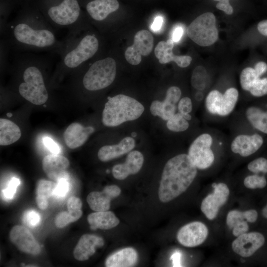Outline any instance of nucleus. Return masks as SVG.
I'll return each instance as SVG.
<instances>
[{
	"label": "nucleus",
	"instance_id": "nucleus-1",
	"mask_svg": "<svg viewBox=\"0 0 267 267\" xmlns=\"http://www.w3.org/2000/svg\"><path fill=\"white\" fill-rule=\"evenodd\" d=\"M9 43L21 50H53L60 53L59 41L51 25L39 9H27L4 27Z\"/></svg>",
	"mask_w": 267,
	"mask_h": 267
},
{
	"label": "nucleus",
	"instance_id": "nucleus-2",
	"mask_svg": "<svg viewBox=\"0 0 267 267\" xmlns=\"http://www.w3.org/2000/svg\"><path fill=\"white\" fill-rule=\"evenodd\" d=\"M197 169L187 154L170 159L162 174L158 190L159 200L170 202L184 192L193 181Z\"/></svg>",
	"mask_w": 267,
	"mask_h": 267
},
{
	"label": "nucleus",
	"instance_id": "nucleus-3",
	"mask_svg": "<svg viewBox=\"0 0 267 267\" xmlns=\"http://www.w3.org/2000/svg\"><path fill=\"white\" fill-rule=\"evenodd\" d=\"M82 29L81 26L70 31L64 40V46L59 53V70L78 69L97 52L99 48L98 38L93 34L82 33Z\"/></svg>",
	"mask_w": 267,
	"mask_h": 267
},
{
	"label": "nucleus",
	"instance_id": "nucleus-4",
	"mask_svg": "<svg viewBox=\"0 0 267 267\" xmlns=\"http://www.w3.org/2000/svg\"><path fill=\"white\" fill-rule=\"evenodd\" d=\"M16 62L22 72V81L18 87L20 95L34 104H44L48 98L42 70L44 60L35 56H26L20 57Z\"/></svg>",
	"mask_w": 267,
	"mask_h": 267
},
{
	"label": "nucleus",
	"instance_id": "nucleus-5",
	"mask_svg": "<svg viewBox=\"0 0 267 267\" xmlns=\"http://www.w3.org/2000/svg\"><path fill=\"white\" fill-rule=\"evenodd\" d=\"M38 9L48 23L70 31L82 26L83 12L79 0H40Z\"/></svg>",
	"mask_w": 267,
	"mask_h": 267
},
{
	"label": "nucleus",
	"instance_id": "nucleus-6",
	"mask_svg": "<svg viewBox=\"0 0 267 267\" xmlns=\"http://www.w3.org/2000/svg\"><path fill=\"white\" fill-rule=\"evenodd\" d=\"M144 111L143 105L134 98L117 94L108 97L102 112V122L106 127H116L138 119Z\"/></svg>",
	"mask_w": 267,
	"mask_h": 267
},
{
	"label": "nucleus",
	"instance_id": "nucleus-7",
	"mask_svg": "<svg viewBox=\"0 0 267 267\" xmlns=\"http://www.w3.org/2000/svg\"><path fill=\"white\" fill-rule=\"evenodd\" d=\"M117 71L115 60L106 57L93 62L85 72L82 80L83 87L90 91L103 89L115 80Z\"/></svg>",
	"mask_w": 267,
	"mask_h": 267
},
{
	"label": "nucleus",
	"instance_id": "nucleus-8",
	"mask_svg": "<svg viewBox=\"0 0 267 267\" xmlns=\"http://www.w3.org/2000/svg\"><path fill=\"white\" fill-rule=\"evenodd\" d=\"M186 33L188 37L199 45H212L218 39L215 16L211 12L199 15L188 26Z\"/></svg>",
	"mask_w": 267,
	"mask_h": 267
},
{
	"label": "nucleus",
	"instance_id": "nucleus-9",
	"mask_svg": "<svg viewBox=\"0 0 267 267\" xmlns=\"http://www.w3.org/2000/svg\"><path fill=\"white\" fill-rule=\"evenodd\" d=\"M238 96V91L235 88L227 89L223 94L217 89L212 90L206 97L205 108L212 115L227 116L234 110Z\"/></svg>",
	"mask_w": 267,
	"mask_h": 267
},
{
	"label": "nucleus",
	"instance_id": "nucleus-10",
	"mask_svg": "<svg viewBox=\"0 0 267 267\" xmlns=\"http://www.w3.org/2000/svg\"><path fill=\"white\" fill-rule=\"evenodd\" d=\"M214 138L209 133H204L197 136L190 145L188 155L199 170H205L212 165L215 154L212 149Z\"/></svg>",
	"mask_w": 267,
	"mask_h": 267
},
{
	"label": "nucleus",
	"instance_id": "nucleus-11",
	"mask_svg": "<svg viewBox=\"0 0 267 267\" xmlns=\"http://www.w3.org/2000/svg\"><path fill=\"white\" fill-rule=\"evenodd\" d=\"M153 37L147 30L138 31L134 38V44L127 47L125 52L126 60L133 65L139 64L142 56H147L153 47Z\"/></svg>",
	"mask_w": 267,
	"mask_h": 267
},
{
	"label": "nucleus",
	"instance_id": "nucleus-12",
	"mask_svg": "<svg viewBox=\"0 0 267 267\" xmlns=\"http://www.w3.org/2000/svg\"><path fill=\"white\" fill-rule=\"evenodd\" d=\"M181 95V91L178 87H170L163 101L155 100L152 102L150 106L151 114L158 116L163 120H168L176 113L177 104L180 100Z\"/></svg>",
	"mask_w": 267,
	"mask_h": 267
},
{
	"label": "nucleus",
	"instance_id": "nucleus-13",
	"mask_svg": "<svg viewBox=\"0 0 267 267\" xmlns=\"http://www.w3.org/2000/svg\"><path fill=\"white\" fill-rule=\"evenodd\" d=\"M214 188V192L207 195L201 205V211L210 220L216 217L220 208L226 203L229 194V188L223 183L217 184Z\"/></svg>",
	"mask_w": 267,
	"mask_h": 267
},
{
	"label": "nucleus",
	"instance_id": "nucleus-14",
	"mask_svg": "<svg viewBox=\"0 0 267 267\" xmlns=\"http://www.w3.org/2000/svg\"><path fill=\"white\" fill-rule=\"evenodd\" d=\"M208 230L201 222H194L189 223L178 231L177 238L182 245L193 247L201 244L206 239Z\"/></svg>",
	"mask_w": 267,
	"mask_h": 267
},
{
	"label": "nucleus",
	"instance_id": "nucleus-15",
	"mask_svg": "<svg viewBox=\"0 0 267 267\" xmlns=\"http://www.w3.org/2000/svg\"><path fill=\"white\" fill-rule=\"evenodd\" d=\"M11 242L21 251L37 255L41 252V247L31 232L25 227L16 225L9 233Z\"/></svg>",
	"mask_w": 267,
	"mask_h": 267
},
{
	"label": "nucleus",
	"instance_id": "nucleus-16",
	"mask_svg": "<svg viewBox=\"0 0 267 267\" xmlns=\"http://www.w3.org/2000/svg\"><path fill=\"white\" fill-rule=\"evenodd\" d=\"M265 243V238L260 233H245L238 236L232 243L233 251L243 257L252 256Z\"/></svg>",
	"mask_w": 267,
	"mask_h": 267
},
{
	"label": "nucleus",
	"instance_id": "nucleus-17",
	"mask_svg": "<svg viewBox=\"0 0 267 267\" xmlns=\"http://www.w3.org/2000/svg\"><path fill=\"white\" fill-rule=\"evenodd\" d=\"M264 139L258 134H240L236 136L230 144L232 152L242 157H248L257 152L263 145Z\"/></svg>",
	"mask_w": 267,
	"mask_h": 267
},
{
	"label": "nucleus",
	"instance_id": "nucleus-18",
	"mask_svg": "<svg viewBox=\"0 0 267 267\" xmlns=\"http://www.w3.org/2000/svg\"><path fill=\"white\" fill-rule=\"evenodd\" d=\"M68 159L59 154H50L45 156L42 161V168L50 179L57 181L61 178L69 179L67 169L69 166Z\"/></svg>",
	"mask_w": 267,
	"mask_h": 267
},
{
	"label": "nucleus",
	"instance_id": "nucleus-19",
	"mask_svg": "<svg viewBox=\"0 0 267 267\" xmlns=\"http://www.w3.org/2000/svg\"><path fill=\"white\" fill-rule=\"evenodd\" d=\"M121 192V190L117 185H107L102 191L90 192L87 201L90 208L95 212L108 211L110 208L111 200L119 196Z\"/></svg>",
	"mask_w": 267,
	"mask_h": 267
},
{
	"label": "nucleus",
	"instance_id": "nucleus-20",
	"mask_svg": "<svg viewBox=\"0 0 267 267\" xmlns=\"http://www.w3.org/2000/svg\"><path fill=\"white\" fill-rule=\"evenodd\" d=\"M143 162L144 157L141 152L137 150L131 151L124 163L113 166V176L118 180L125 179L131 175L137 174L141 169Z\"/></svg>",
	"mask_w": 267,
	"mask_h": 267
},
{
	"label": "nucleus",
	"instance_id": "nucleus-21",
	"mask_svg": "<svg viewBox=\"0 0 267 267\" xmlns=\"http://www.w3.org/2000/svg\"><path fill=\"white\" fill-rule=\"evenodd\" d=\"M174 42L172 39L167 41H160L154 49V54L161 64L175 62L179 67L185 68L188 66L192 58L188 55H177L173 53Z\"/></svg>",
	"mask_w": 267,
	"mask_h": 267
},
{
	"label": "nucleus",
	"instance_id": "nucleus-22",
	"mask_svg": "<svg viewBox=\"0 0 267 267\" xmlns=\"http://www.w3.org/2000/svg\"><path fill=\"white\" fill-rule=\"evenodd\" d=\"M104 244V241L102 237L85 234L80 237L74 248L73 256L78 261H86L95 253L97 248L102 247Z\"/></svg>",
	"mask_w": 267,
	"mask_h": 267
},
{
	"label": "nucleus",
	"instance_id": "nucleus-23",
	"mask_svg": "<svg viewBox=\"0 0 267 267\" xmlns=\"http://www.w3.org/2000/svg\"><path fill=\"white\" fill-rule=\"evenodd\" d=\"M119 7L117 0H91L85 5L86 10L93 20L101 22Z\"/></svg>",
	"mask_w": 267,
	"mask_h": 267
},
{
	"label": "nucleus",
	"instance_id": "nucleus-24",
	"mask_svg": "<svg viewBox=\"0 0 267 267\" xmlns=\"http://www.w3.org/2000/svg\"><path fill=\"white\" fill-rule=\"evenodd\" d=\"M94 132L92 127H84L78 123H73L64 133L65 143L71 149L78 148L84 144Z\"/></svg>",
	"mask_w": 267,
	"mask_h": 267
},
{
	"label": "nucleus",
	"instance_id": "nucleus-25",
	"mask_svg": "<svg viewBox=\"0 0 267 267\" xmlns=\"http://www.w3.org/2000/svg\"><path fill=\"white\" fill-rule=\"evenodd\" d=\"M135 145L134 138L127 136L117 144L105 145L101 147L98 151L97 156L102 162L110 161L130 152L134 148Z\"/></svg>",
	"mask_w": 267,
	"mask_h": 267
},
{
	"label": "nucleus",
	"instance_id": "nucleus-26",
	"mask_svg": "<svg viewBox=\"0 0 267 267\" xmlns=\"http://www.w3.org/2000/svg\"><path fill=\"white\" fill-rule=\"evenodd\" d=\"M138 255L132 247L119 250L108 256L105 261L106 267H131L137 262Z\"/></svg>",
	"mask_w": 267,
	"mask_h": 267
},
{
	"label": "nucleus",
	"instance_id": "nucleus-27",
	"mask_svg": "<svg viewBox=\"0 0 267 267\" xmlns=\"http://www.w3.org/2000/svg\"><path fill=\"white\" fill-rule=\"evenodd\" d=\"M88 222L92 230L109 229L117 226L120 221L114 213L109 211H97L89 214Z\"/></svg>",
	"mask_w": 267,
	"mask_h": 267
},
{
	"label": "nucleus",
	"instance_id": "nucleus-28",
	"mask_svg": "<svg viewBox=\"0 0 267 267\" xmlns=\"http://www.w3.org/2000/svg\"><path fill=\"white\" fill-rule=\"evenodd\" d=\"M21 136L19 127L6 119H0V144L5 146L17 141Z\"/></svg>",
	"mask_w": 267,
	"mask_h": 267
},
{
	"label": "nucleus",
	"instance_id": "nucleus-29",
	"mask_svg": "<svg viewBox=\"0 0 267 267\" xmlns=\"http://www.w3.org/2000/svg\"><path fill=\"white\" fill-rule=\"evenodd\" d=\"M245 116L255 129L267 134V111L257 106H249L245 111Z\"/></svg>",
	"mask_w": 267,
	"mask_h": 267
},
{
	"label": "nucleus",
	"instance_id": "nucleus-30",
	"mask_svg": "<svg viewBox=\"0 0 267 267\" xmlns=\"http://www.w3.org/2000/svg\"><path fill=\"white\" fill-rule=\"evenodd\" d=\"M56 183L45 179L38 181L36 187V202L38 207L43 210L48 207V199L53 195Z\"/></svg>",
	"mask_w": 267,
	"mask_h": 267
},
{
	"label": "nucleus",
	"instance_id": "nucleus-31",
	"mask_svg": "<svg viewBox=\"0 0 267 267\" xmlns=\"http://www.w3.org/2000/svg\"><path fill=\"white\" fill-rule=\"evenodd\" d=\"M167 121L168 129L173 132H182L187 130L189 127L188 121L178 112Z\"/></svg>",
	"mask_w": 267,
	"mask_h": 267
},
{
	"label": "nucleus",
	"instance_id": "nucleus-32",
	"mask_svg": "<svg viewBox=\"0 0 267 267\" xmlns=\"http://www.w3.org/2000/svg\"><path fill=\"white\" fill-rule=\"evenodd\" d=\"M260 78L255 69L252 67H246L240 75V84L242 89L249 91L256 81Z\"/></svg>",
	"mask_w": 267,
	"mask_h": 267
},
{
	"label": "nucleus",
	"instance_id": "nucleus-33",
	"mask_svg": "<svg viewBox=\"0 0 267 267\" xmlns=\"http://www.w3.org/2000/svg\"><path fill=\"white\" fill-rule=\"evenodd\" d=\"M82 214L81 210L73 212H60L55 217V224L58 228H63L69 223L77 221L81 217Z\"/></svg>",
	"mask_w": 267,
	"mask_h": 267
},
{
	"label": "nucleus",
	"instance_id": "nucleus-34",
	"mask_svg": "<svg viewBox=\"0 0 267 267\" xmlns=\"http://www.w3.org/2000/svg\"><path fill=\"white\" fill-rule=\"evenodd\" d=\"M207 72L202 66H197L193 71L191 83L193 87L197 89H203L205 87Z\"/></svg>",
	"mask_w": 267,
	"mask_h": 267
},
{
	"label": "nucleus",
	"instance_id": "nucleus-35",
	"mask_svg": "<svg viewBox=\"0 0 267 267\" xmlns=\"http://www.w3.org/2000/svg\"><path fill=\"white\" fill-rule=\"evenodd\" d=\"M267 183L264 176L257 175L248 176L244 180L245 186L250 189L263 188L266 186Z\"/></svg>",
	"mask_w": 267,
	"mask_h": 267
},
{
	"label": "nucleus",
	"instance_id": "nucleus-36",
	"mask_svg": "<svg viewBox=\"0 0 267 267\" xmlns=\"http://www.w3.org/2000/svg\"><path fill=\"white\" fill-rule=\"evenodd\" d=\"M192 102L188 97H183L180 99L178 105V112L181 114L187 121H190L192 117L190 113L192 110Z\"/></svg>",
	"mask_w": 267,
	"mask_h": 267
},
{
	"label": "nucleus",
	"instance_id": "nucleus-37",
	"mask_svg": "<svg viewBox=\"0 0 267 267\" xmlns=\"http://www.w3.org/2000/svg\"><path fill=\"white\" fill-rule=\"evenodd\" d=\"M249 91L255 97H261L267 95V78L258 79Z\"/></svg>",
	"mask_w": 267,
	"mask_h": 267
},
{
	"label": "nucleus",
	"instance_id": "nucleus-38",
	"mask_svg": "<svg viewBox=\"0 0 267 267\" xmlns=\"http://www.w3.org/2000/svg\"><path fill=\"white\" fill-rule=\"evenodd\" d=\"M247 168L254 173H267V159L264 157L258 158L250 162Z\"/></svg>",
	"mask_w": 267,
	"mask_h": 267
},
{
	"label": "nucleus",
	"instance_id": "nucleus-39",
	"mask_svg": "<svg viewBox=\"0 0 267 267\" xmlns=\"http://www.w3.org/2000/svg\"><path fill=\"white\" fill-rule=\"evenodd\" d=\"M244 220H245V212L230 211L226 217V224L230 229H232L238 223Z\"/></svg>",
	"mask_w": 267,
	"mask_h": 267
},
{
	"label": "nucleus",
	"instance_id": "nucleus-40",
	"mask_svg": "<svg viewBox=\"0 0 267 267\" xmlns=\"http://www.w3.org/2000/svg\"><path fill=\"white\" fill-rule=\"evenodd\" d=\"M40 215L36 211L32 210L25 212L23 221L29 227H34L37 226L41 222Z\"/></svg>",
	"mask_w": 267,
	"mask_h": 267
},
{
	"label": "nucleus",
	"instance_id": "nucleus-41",
	"mask_svg": "<svg viewBox=\"0 0 267 267\" xmlns=\"http://www.w3.org/2000/svg\"><path fill=\"white\" fill-rule=\"evenodd\" d=\"M69 179L67 178H61L57 180L56 186L53 192V195L57 198L64 197L69 189Z\"/></svg>",
	"mask_w": 267,
	"mask_h": 267
},
{
	"label": "nucleus",
	"instance_id": "nucleus-42",
	"mask_svg": "<svg viewBox=\"0 0 267 267\" xmlns=\"http://www.w3.org/2000/svg\"><path fill=\"white\" fill-rule=\"evenodd\" d=\"M20 183L19 178L13 177L8 182L7 187L2 190L3 196L6 199H11L14 197L16 189Z\"/></svg>",
	"mask_w": 267,
	"mask_h": 267
},
{
	"label": "nucleus",
	"instance_id": "nucleus-43",
	"mask_svg": "<svg viewBox=\"0 0 267 267\" xmlns=\"http://www.w3.org/2000/svg\"><path fill=\"white\" fill-rule=\"evenodd\" d=\"M44 145L52 153L58 154L60 152L59 146L51 138L44 136L43 138Z\"/></svg>",
	"mask_w": 267,
	"mask_h": 267
},
{
	"label": "nucleus",
	"instance_id": "nucleus-44",
	"mask_svg": "<svg viewBox=\"0 0 267 267\" xmlns=\"http://www.w3.org/2000/svg\"><path fill=\"white\" fill-rule=\"evenodd\" d=\"M67 206L68 211L70 212H76L81 210L82 202L79 198L72 196L68 199Z\"/></svg>",
	"mask_w": 267,
	"mask_h": 267
},
{
	"label": "nucleus",
	"instance_id": "nucleus-45",
	"mask_svg": "<svg viewBox=\"0 0 267 267\" xmlns=\"http://www.w3.org/2000/svg\"><path fill=\"white\" fill-rule=\"evenodd\" d=\"M218 1L216 7L223 11L227 15H231L233 12V9L229 3V0H214Z\"/></svg>",
	"mask_w": 267,
	"mask_h": 267
},
{
	"label": "nucleus",
	"instance_id": "nucleus-46",
	"mask_svg": "<svg viewBox=\"0 0 267 267\" xmlns=\"http://www.w3.org/2000/svg\"><path fill=\"white\" fill-rule=\"evenodd\" d=\"M232 229L233 234L238 237L246 233L249 229V226L246 221H243L238 223Z\"/></svg>",
	"mask_w": 267,
	"mask_h": 267
},
{
	"label": "nucleus",
	"instance_id": "nucleus-47",
	"mask_svg": "<svg viewBox=\"0 0 267 267\" xmlns=\"http://www.w3.org/2000/svg\"><path fill=\"white\" fill-rule=\"evenodd\" d=\"M163 23V18L161 16L156 17L151 25V29L155 33L158 32L161 29Z\"/></svg>",
	"mask_w": 267,
	"mask_h": 267
},
{
	"label": "nucleus",
	"instance_id": "nucleus-48",
	"mask_svg": "<svg viewBox=\"0 0 267 267\" xmlns=\"http://www.w3.org/2000/svg\"><path fill=\"white\" fill-rule=\"evenodd\" d=\"M254 69L258 75L260 77L267 71V64L264 62H259L255 66Z\"/></svg>",
	"mask_w": 267,
	"mask_h": 267
},
{
	"label": "nucleus",
	"instance_id": "nucleus-49",
	"mask_svg": "<svg viewBox=\"0 0 267 267\" xmlns=\"http://www.w3.org/2000/svg\"><path fill=\"white\" fill-rule=\"evenodd\" d=\"M183 30L180 26L176 27L172 34V40L174 42L177 43L180 41L183 35Z\"/></svg>",
	"mask_w": 267,
	"mask_h": 267
},
{
	"label": "nucleus",
	"instance_id": "nucleus-50",
	"mask_svg": "<svg viewBox=\"0 0 267 267\" xmlns=\"http://www.w3.org/2000/svg\"><path fill=\"white\" fill-rule=\"evenodd\" d=\"M245 220L249 222H254L258 218L257 212L255 210H250L245 211Z\"/></svg>",
	"mask_w": 267,
	"mask_h": 267
},
{
	"label": "nucleus",
	"instance_id": "nucleus-51",
	"mask_svg": "<svg viewBox=\"0 0 267 267\" xmlns=\"http://www.w3.org/2000/svg\"><path fill=\"white\" fill-rule=\"evenodd\" d=\"M181 254L179 252L174 253L171 257L170 260H172L173 267H181Z\"/></svg>",
	"mask_w": 267,
	"mask_h": 267
},
{
	"label": "nucleus",
	"instance_id": "nucleus-52",
	"mask_svg": "<svg viewBox=\"0 0 267 267\" xmlns=\"http://www.w3.org/2000/svg\"><path fill=\"white\" fill-rule=\"evenodd\" d=\"M257 29L260 34L267 36V20L260 22L258 24Z\"/></svg>",
	"mask_w": 267,
	"mask_h": 267
},
{
	"label": "nucleus",
	"instance_id": "nucleus-53",
	"mask_svg": "<svg viewBox=\"0 0 267 267\" xmlns=\"http://www.w3.org/2000/svg\"><path fill=\"white\" fill-rule=\"evenodd\" d=\"M262 215L264 218L267 219V204L262 210Z\"/></svg>",
	"mask_w": 267,
	"mask_h": 267
},
{
	"label": "nucleus",
	"instance_id": "nucleus-54",
	"mask_svg": "<svg viewBox=\"0 0 267 267\" xmlns=\"http://www.w3.org/2000/svg\"><path fill=\"white\" fill-rule=\"evenodd\" d=\"M132 137H135V136H136V134L135 133H133L132 134Z\"/></svg>",
	"mask_w": 267,
	"mask_h": 267
}]
</instances>
